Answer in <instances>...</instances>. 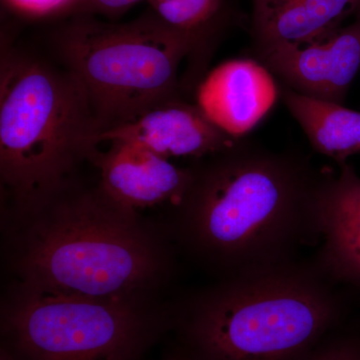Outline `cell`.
<instances>
[{
    "mask_svg": "<svg viewBox=\"0 0 360 360\" xmlns=\"http://www.w3.org/2000/svg\"><path fill=\"white\" fill-rule=\"evenodd\" d=\"M176 206L174 236L219 278L295 259L319 239L323 175L303 158L245 146L210 156Z\"/></svg>",
    "mask_w": 360,
    "mask_h": 360,
    "instance_id": "1",
    "label": "cell"
},
{
    "mask_svg": "<svg viewBox=\"0 0 360 360\" xmlns=\"http://www.w3.org/2000/svg\"><path fill=\"white\" fill-rule=\"evenodd\" d=\"M352 291L310 259L219 278L175 307L187 360H305L347 322Z\"/></svg>",
    "mask_w": 360,
    "mask_h": 360,
    "instance_id": "2",
    "label": "cell"
},
{
    "mask_svg": "<svg viewBox=\"0 0 360 360\" xmlns=\"http://www.w3.org/2000/svg\"><path fill=\"white\" fill-rule=\"evenodd\" d=\"M14 219V271L28 290L91 298L148 295L172 272L165 243L99 186L72 184Z\"/></svg>",
    "mask_w": 360,
    "mask_h": 360,
    "instance_id": "3",
    "label": "cell"
},
{
    "mask_svg": "<svg viewBox=\"0 0 360 360\" xmlns=\"http://www.w3.org/2000/svg\"><path fill=\"white\" fill-rule=\"evenodd\" d=\"M99 132L84 90L63 66L2 37L0 179L13 217L39 210L72 184Z\"/></svg>",
    "mask_w": 360,
    "mask_h": 360,
    "instance_id": "4",
    "label": "cell"
},
{
    "mask_svg": "<svg viewBox=\"0 0 360 360\" xmlns=\"http://www.w3.org/2000/svg\"><path fill=\"white\" fill-rule=\"evenodd\" d=\"M52 44L84 90L99 132L179 97V65L198 49L151 11L127 23L77 14L54 30Z\"/></svg>",
    "mask_w": 360,
    "mask_h": 360,
    "instance_id": "5",
    "label": "cell"
},
{
    "mask_svg": "<svg viewBox=\"0 0 360 360\" xmlns=\"http://www.w3.org/2000/svg\"><path fill=\"white\" fill-rule=\"evenodd\" d=\"M148 296L91 298L18 285L2 310L4 348L16 360H136L175 323V307L155 309Z\"/></svg>",
    "mask_w": 360,
    "mask_h": 360,
    "instance_id": "6",
    "label": "cell"
},
{
    "mask_svg": "<svg viewBox=\"0 0 360 360\" xmlns=\"http://www.w3.org/2000/svg\"><path fill=\"white\" fill-rule=\"evenodd\" d=\"M262 65L302 96L342 103L360 70V13L323 39L257 46Z\"/></svg>",
    "mask_w": 360,
    "mask_h": 360,
    "instance_id": "7",
    "label": "cell"
},
{
    "mask_svg": "<svg viewBox=\"0 0 360 360\" xmlns=\"http://www.w3.org/2000/svg\"><path fill=\"white\" fill-rule=\"evenodd\" d=\"M103 142L129 141L163 158H206L229 150L239 139L220 130L196 104L179 97L151 106L129 122L104 129L96 137Z\"/></svg>",
    "mask_w": 360,
    "mask_h": 360,
    "instance_id": "8",
    "label": "cell"
},
{
    "mask_svg": "<svg viewBox=\"0 0 360 360\" xmlns=\"http://www.w3.org/2000/svg\"><path fill=\"white\" fill-rule=\"evenodd\" d=\"M89 160L98 168L104 193L137 212L165 202L179 205L193 179L194 168H182L150 149L129 141L110 142Z\"/></svg>",
    "mask_w": 360,
    "mask_h": 360,
    "instance_id": "9",
    "label": "cell"
},
{
    "mask_svg": "<svg viewBox=\"0 0 360 360\" xmlns=\"http://www.w3.org/2000/svg\"><path fill=\"white\" fill-rule=\"evenodd\" d=\"M323 174L315 212L322 245L314 260L336 283L360 291V177L347 162Z\"/></svg>",
    "mask_w": 360,
    "mask_h": 360,
    "instance_id": "10",
    "label": "cell"
},
{
    "mask_svg": "<svg viewBox=\"0 0 360 360\" xmlns=\"http://www.w3.org/2000/svg\"><path fill=\"white\" fill-rule=\"evenodd\" d=\"M278 96L266 66L233 59L206 75L196 89V105L215 127L239 139L267 115Z\"/></svg>",
    "mask_w": 360,
    "mask_h": 360,
    "instance_id": "11",
    "label": "cell"
},
{
    "mask_svg": "<svg viewBox=\"0 0 360 360\" xmlns=\"http://www.w3.org/2000/svg\"><path fill=\"white\" fill-rule=\"evenodd\" d=\"M360 13V0H253L257 46L323 39Z\"/></svg>",
    "mask_w": 360,
    "mask_h": 360,
    "instance_id": "12",
    "label": "cell"
},
{
    "mask_svg": "<svg viewBox=\"0 0 360 360\" xmlns=\"http://www.w3.org/2000/svg\"><path fill=\"white\" fill-rule=\"evenodd\" d=\"M281 96L317 153L338 165L360 153V111L302 96L284 85Z\"/></svg>",
    "mask_w": 360,
    "mask_h": 360,
    "instance_id": "13",
    "label": "cell"
},
{
    "mask_svg": "<svg viewBox=\"0 0 360 360\" xmlns=\"http://www.w3.org/2000/svg\"><path fill=\"white\" fill-rule=\"evenodd\" d=\"M150 11L175 32L200 46L219 22L224 0H148Z\"/></svg>",
    "mask_w": 360,
    "mask_h": 360,
    "instance_id": "14",
    "label": "cell"
},
{
    "mask_svg": "<svg viewBox=\"0 0 360 360\" xmlns=\"http://www.w3.org/2000/svg\"><path fill=\"white\" fill-rule=\"evenodd\" d=\"M305 360H360V328L347 322Z\"/></svg>",
    "mask_w": 360,
    "mask_h": 360,
    "instance_id": "15",
    "label": "cell"
},
{
    "mask_svg": "<svg viewBox=\"0 0 360 360\" xmlns=\"http://www.w3.org/2000/svg\"><path fill=\"white\" fill-rule=\"evenodd\" d=\"M9 13L28 20L72 16L77 13L80 0H1Z\"/></svg>",
    "mask_w": 360,
    "mask_h": 360,
    "instance_id": "16",
    "label": "cell"
},
{
    "mask_svg": "<svg viewBox=\"0 0 360 360\" xmlns=\"http://www.w3.org/2000/svg\"><path fill=\"white\" fill-rule=\"evenodd\" d=\"M142 1L148 0H80L77 14L92 15L97 13L106 16H116L125 13Z\"/></svg>",
    "mask_w": 360,
    "mask_h": 360,
    "instance_id": "17",
    "label": "cell"
},
{
    "mask_svg": "<svg viewBox=\"0 0 360 360\" xmlns=\"http://www.w3.org/2000/svg\"><path fill=\"white\" fill-rule=\"evenodd\" d=\"M0 360H16L13 355L9 354L6 348H1V355H0Z\"/></svg>",
    "mask_w": 360,
    "mask_h": 360,
    "instance_id": "18",
    "label": "cell"
},
{
    "mask_svg": "<svg viewBox=\"0 0 360 360\" xmlns=\"http://www.w3.org/2000/svg\"><path fill=\"white\" fill-rule=\"evenodd\" d=\"M167 360H187V359H186V357L184 356V355L180 354V355H177V356L170 357V359H168Z\"/></svg>",
    "mask_w": 360,
    "mask_h": 360,
    "instance_id": "19",
    "label": "cell"
}]
</instances>
